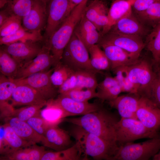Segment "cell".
Returning a JSON list of instances; mask_svg holds the SVG:
<instances>
[{
  "instance_id": "cell-23",
  "label": "cell",
  "mask_w": 160,
  "mask_h": 160,
  "mask_svg": "<svg viewBox=\"0 0 160 160\" xmlns=\"http://www.w3.org/2000/svg\"><path fill=\"white\" fill-rule=\"evenodd\" d=\"M140 97L137 93H129L108 102L111 107L117 110L121 118L137 119L136 113Z\"/></svg>"
},
{
  "instance_id": "cell-51",
  "label": "cell",
  "mask_w": 160,
  "mask_h": 160,
  "mask_svg": "<svg viewBox=\"0 0 160 160\" xmlns=\"http://www.w3.org/2000/svg\"><path fill=\"white\" fill-rule=\"evenodd\" d=\"M43 0L45 1L47 3L50 0Z\"/></svg>"
},
{
  "instance_id": "cell-46",
  "label": "cell",
  "mask_w": 160,
  "mask_h": 160,
  "mask_svg": "<svg viewBox=\"0 0 160 160\" xmlns=\"http://www.w3.org/2000/svg\"><path fill=\"white\" fill-rule=\"evenodd\" d=\"M13 15L14 14L7 5L2 9L0 12V26Z\"/></svg>"
},
{
  "instance_id": "cell-6",
  "label": "cell",
  "mask_w": 160,
  "mask_h": 160,
  "mask_svg": "<svg viewBox=\"0 0 160 160\" xmlns=\"http://www.w3.org/2000/svg\"><path fill=\"white\" fill-rule=\"evenodd\" d=\"M116 132L119 147L139 139L151 138L160 134L148 129L138 119L123 118L117 123Z\"/></svg>"
},
{
  "instance_id": "cell-22",
  "label": "cell",
  "mask_w": 160,
  "mask_h": 160,
  "mask_svg": "<svg viewBox=\"0 0 160 160\" xmlns=\"http://www.w3.org/2000/svg\"><path fill=\"white\" fill-rule=\"evenodd\" d=\"M33 144L20 137L7 124L5 123L3 125H0V153L2 156L9 154L22 147Z\"/></svg>"
},
{
  "instance_id": "cell-47",
  "label": "cell",
  "mask_w": 160,
  "mask_h": 160,
  "mask_svg": "<svg viewBox=\"0 0 160 160\" xmlns=\"http://www.w3.org/2000/svg\"><path fill=\"white\" fill-rule=\"evenodd\" d=\"M71 12L77 5L80 4L84 0H68Z\"/></svg>"
},
{
  "instance_id": "cell-44",
  "label": "cell",
  "mask_w": 160,
  "mask_h": 160,
  "mask_svg": "<svg viewBox=\"0 0 160 160\" xmlns=\"http://www.w3.org/2000/svg\"><path fill=\"white\" fill-rule=\"evenodd\" d=\"M26 122L35 132L43 137L47 130L50 127L40 115L30 118Z\"/></svg>"
},
{
  "instance_id": "cell-45",
  "label": "cell",
  "mask_w": 160,
  "mask_h": 160,
  "mask_svg": "<svg viewBox=\"0 0 160 160\" xmlns=\"http://www.w3.org/2000/svg\"><path fill=\"white\" fill-rule=\"evenodd\" d=\"M160 0H136L132 6L135 13L142 12L154 3Z\"/></svg>"
},
{
  "instance_id": "cell-35",
  "label": "cell",
  "mask_w": 160,
  "mask_h": 160,
  "mask_svg": "<svg viewBox=\"0 0 160 160\" xmlns=\"http://www.w3.org/2000/svg\"><path fill=\"white\" fill-rule=\"evenodd\" d=\"M19 68L16 60L9 53L0 48V73L9 78L15 79Z\"/></svg>"
},
{
  "instance_id": "cell-16",
  "label": "cell",
  "mask_w": 160,
  "mask_h": 160,
  "mask_svg": "<svg viewBox=\"0 0 160 160\" xmlns=\"http://www.w3.org/2000/svg\"><path fill=\"white\" fill-rule=\"evenodd\" d=\"M47 5L43 0H34L29 12L22 18V25L25 30L41 33L45 29L47 19Z\"/></svg>"
},
{
  "instance_id": "cell-14",
  "label": "cell",
  "mask_w": 160,
  "mask_h": 160,
  "mask_svg": "<svg viewBox=\"0 0 160 160\" xmlns=\"http://www.w3.org/2000/svg\"><path fill=\"white\" fill-rule=\"evenodd\" d=\"M136 115L137 119L148 129L159 132L160 108L150 99L140 96Z\"/></svg>"
},
{
  "instance_id": "cell-27",
  "label": "cell",
  "mask_w": 160,
  "mask_h": 160,
  "mask_svg": "<svg viewBox=\"0 0 160 160\" xmlns=\"http://www.w3.org/2000/svg\"><path fill=\"white\" fill-rule=\"evenodd\" d=\"M85 160L79 143L78 141L72 146L60 151H45L41 160Z\"/></svg>"
},
{
  "instance_id": "cell-10",
  "label": "cell",
  "mask_w": 160,
  "mask_h": 160,
  "mask_svg": "<svg viewBox=\"0 0 160 160\" xmlns=\"http://www.w3.org/2000/svg\"><path fill=\"white\" fill-rule=\"evenodd\" d=\"M127 67L130 81L138 87V94L140 95L148 89L157 76L145 60L139 59L135 63Z\"/></svg>"
},
{
  "instance_id": "cell-48",
  "label": "cell",
  "mask_w": 160,
  "mask_h": 160,
  "mask_svg": "<svg viewBox=\"0 0 160 160\" xmlns=\"http://www.w3.org/2000/svg\"><path fill=\"white\" fill-rule=\"evenodd\" d=\"M12 0H0V8L1 9L4 8Z\"/></svg>"
},
{
  "instance_id": "cell-31",
  "label": "cell",
  "mask_w": 160,
  "mask_h": 160,
  "mask_svg": "<svg viewBox=\"0 0 160 160\" xmlns=\"http://www.w3.org/2000/svg\"><path fill=\"white\" fill-rule=\"evenodd\" d=\"M27 41H43V36L41 33L32 32L25 30L23 26L15 33L0 37L1 45Z\"/></svg>"
},
{
  "instance_id": "cell-4",
  "label": "cell",
  "mask_w": 160,
  "mask_h": 160,
  "mask_svg": "<svg viewBox=\"0 0 160 160\" xmlns=\"http://www.w3.org/2000/svg\"><path fill=\"white\" fill-rule=\"evenodd\" d=\"M160 150V134L143 142L120 146L113 160H147Z\"/></svg>"
},
{
  "instance_id": "cell-21",
  "label": "cell",
  "mask_w": 160,
  "mask_h": 160,
  "mask_svg": "<svg viewBox=\"0 0 160 160\" xmlns=\"http://www.w3.org/2000/svg\"><path fill=\"white\" fill-rule=\"evenodd\" d=\"M71 136L69 132L60 128L58 125L51 126L47 130L41 143L44 147L60 151L74 145Z\"/></svg>"
},
{
  "instance_id": "cell-39",
  "label": "cell",
  "mask_w": 160,
  "mask_h": 160,
  "mask_svg": "<svg viewBox=\"0 0 160 160\" xmlns=\"http://www.w3.org/2000/svg\"><path fill=\"white\" fill-rule=\"evenodd\" d=\"M45 106L44 105H32L15 109L9 116L14 117L21 120L26 121L34 116L40 115L41 108Z\"/></svg>"
},
{
  "instance_id": "cell-30",
  "label": "cell",
  "mask_w": 160,
  "mask_h": 160,
  "mask_svg": "<svg viewBox=\"0 0 160 160\" xmlns=\"http://www.w3.org/2000/svg\"><path fill=\"white\" fill-rule=\"evenodd\" d=\"M18 85L15 79L9 78L0 74V111H6L11 106L9 102Z\"/></svg>"
},
{
  "instance_id": "cell-17",
  "label": "cell",
  "mask_w": 160,
  "mask_h": 160,
  "mask_svg": "<svg viewBox=\"0 0 160 160\" xmlns=\"http://www.w3.org/2000/svg\"><path fill=\"white\" fill-rule=\"evenodd\" d=\"M147 27L132 11L117 21L109 31L142 37L147 36L150 31Z\"/></svg>"
},
{
  "instance_id": "cell-20",
  "label": "cell",
  "mask_w": 160,
  "mask_h": 160,
  "mask_svg": "<svg viewBox=\"0 0 160 160\" xmlns=\"http://www.w3.org/2000/svg\"><path fill=\"white\" fill-rule=\"evenodd\" d=\"M97 44L103 49L110 62L111 70L112 71L120 67L133 64L139 59L114 45L102 41L99 42Z\"/></svg>"
},
{
  "instance_id": "cell-15",
  "label": "cell",
  "mask_w": 160,
  "mask_h": 160,
  "mask_svg": "<svg viewBox=\"0 0 160 160\" xmlns=\"http://www.w3.org/2000/svg\"><path fill=\"white\" fill-rule=\"evenodd\" d=\"M97 73H101V72L87 70L75 71L58 88L59 94L75 89L96 90L98 84L96 75Z\"/></svg>"
},
{
  "instance_id": "cell-2",
  "label": "cell",
  "mask_w": 160,
  "mask_h": 160,
  "mask_svg": "<svg viewBox=\"0 0 160 160\" xmlns=\"http://www.w3.org/2000/svg\"><path fill=\"white\" fill-rule=\"evenodd\" d=\"M88 0H84L71 11L61 26L44 44L56 63L60 60L63 51L83 16Z\"/></svg>"
},
{
  "instance_id": "cell-26",
  "label": "cell",
  "mask_w": 160,
  "mask_h": 160,
  "mask_svg": "<svg viewBox=\"0 0 160 160\" xmlns=\"http://www.w3.org/2000/svg\"><path fill=\"white\" fill-rule=\"evenodd\" d=\"M135 1L113 0L108 9L109 22L104 34L110 31L117 21L132 11V6Z\"/></svg>"
},
{
  "instance_id": "cell-25",
  "label": "cell",
  "mask_w": 160,
  "mask_h": 160,
  "mask_svg": "<svg viewBox=\"0 0 160 160\" xmlns=\"http://www.w3.org/2000/svg\"><path fill=\"white\" fill-rule=\"evenodd\" d=\"M3 119L5 123L8 124L23 140L34 144L41 143L43 137L35 132L26 121L11 116L5 117Z\"/></svg>"
},
{
  "instance_id": "cell-38",
  "label": "cell",
  "mask_w": 160,
  "mask_h": 160,
  "mask_svg": "<svg viewBox=\"0 0 160 160\" xmlns=\"http://www.w3.org/2000/svg\"><path fill=\"white\" fill-rule=\"evenodd\" d=\"M75 71L60 61L54 67L50 78L53 84L59 88Z\"/></svg>"
},
{
  "instance_id": "cell-24",
  "label": "cell",
  "mask_w": 160,
  "mask_h": 160,
  "mask_svg": "<svg viewBox=\"0 0 160 160\" xmlns=\"http://www.w3.org/2000/svg\"><path fill=\"white\" fill-rule=\"evenodd\" d=\"M74 33L88 49L97 44L102 37L100 32L95 25L85 17L84 14L76 27Z\"/></svg>"
},
{
  "instance_id": "cell-29",
  "label": "cell",
  "mask_w": 160,
  "mask_h": 160,
  "mask_svg": "<svg viewBox=\"0 0 160 160\" xmlns=\"http://www.w3.org/2000/svg\"><path fill=\"white\" fill-rule=\"evenodd\" d=\"M98 98L103 103L104 101H112L122 92L121 89L114 78L106 76L104 79L98 83L97 88Z\"/></svg>"
},
{
  "instance_id": "cell-19",
  "label": "cell",
  "mask_w": 160,
  "mask_h": 160,
  "mask_svg": "<svg viewBox=\"0 0 160 160\" xmlns=\"http://www.w3.org/2000/svg\"><path fill=\"white\" fill-rule=\"evenodd\" d=\"M108 9L102 0H92L87 4L84 11V16L95 25L102 36L108 23Z\"/></svg>"
},
{
  "instance_id": "cell-18",
  "label": "cell",
  "mask_w": 160,
  "mask_h": 160,
  "mask_svg": "<svg viewBox=\"0 0 160 160\" xmlns=\"http://www.w3.org/2000/svg\"><path fill=\"white\" fill-rule=\"evenodd\" d=\"M9 103L14 107L18 106L36 105L46 106L47 101L38 91L30 86L25 84H18Z\"/></svg>"
},
{
  "instance_id": "cell-36",
  "label": "cell",
  "mask_w": 160,
  "mask_h": 160,
  "mask_svg": "<svg viewBox=\"0 0 160 160\" xmlns=\"http://www.w3.org/2000/svg\"><path fill=\"white\" fill-rule=\"evenodd\" d=\"M135 14L143 24L153 28L160 23V1L154 3L145 10Z\"/></svg>"
},
{
  "instance_id": "cell-3",
  "label": "cell",
  "mask_w": 160,
  "mask_h": 160,
  "mask_svg": "<svg viewBox=\"0 0 160 160\" xmlns=\"http://www.w3.org/2000/svg\"><path fill=\"white\" fill-rule=\"evenodd\" d=\"M69 132L79 142L85 159L89 156L95 160H113L119 147L114 146L80 126L74 125Z\"/></svg>"
},
{
  "instance_id": "cell-11",
  "label": "cell",
  "mask_w": 160,
  "mask_h": 160,
  "mask_svg": "<svg viewBox=\"0 0 160 160\" xmlns=\"http://www.w3.org/2000/svg\"><path fill=\"white\" fill-rule=\"evenodd\" d=\"M56 65L50 50L44 43L38 55L19 68L15 79H23L34 74L48 70Z\"/></svg>"
},
{
  "instance_id": "cell-42",
  "label": "cell",
  "mask_w": 160,
  "mask_h": 160,
  "mask_svg": "<svg viewBox=\"0 0 160 160\" xmlns=\"http://www.w3.org/2000/svg\"><path fill=\"white\" fill-rule=\"evenodd\" d=\"M34 0H12L7 5L13 13L22 17L29 12Z\"/></svg>"
},
{
  "instance_id": "cell-13",
  "label": "cell",
  "mask_w": 160,
  "mask_h": 160,
  "mask_svg": "<svg viewBox=\"0 0 160 160\" xmlns=\"http://www.w3.org/2000/svg\"><path fill=\"white\" fill-rule=\"evenodd\" d=\"M47 103L60 108L69 116L83 115L96 111L102 106L97 103L77 101L61 94L56 98L47 101Z\"/></svg>"
},
{
  "instance_id": "cell-12",
  "label": "cell",
  "mask_w": 160,
  "mask_h": 160,
  "mask_svg": "<svg viewBox=\"0 0 160 160\" xmlns=\"http://www.w3.org/2000/svg\"><path fill=\"white\" fill-rule=\"evenodd\" d=\"M100 41L119 47L138 58L145 46L141 37L124 35L111 31L103 36Z\"/></svg>"
},
{
  "instance_id": "cell-1",
  "label": "cell",
  "mask_w": 160,
  "mask_h": 160,
  "mask_svg": "<svg viewBox=\"0 0 160 160\" xmlns=\"http://www.w3.org/2000/svg\"><path fill=\"white\" fill-rule=\"evenodd\" d=\"M116 116L103 106L97 111L75 118H66V121L82 128L110 144L119 147L116 140Z\"/></svg>"
},
{
  "instance_id": "cell-37",
  "label": "cell",
  "mask_w": 160,
  "mask_h": 160,
  "mask_svg": "<svg viewBox=\"0 0 160 160\" xmlns=\"http://www.w3.org/2000/svg\"><path fill=\"white\" fill-rule=\"evenodd\" d=\"M113 71L115 75L114 77L120 86L122 92L129 93H138V87L130 81L127 66L120 67Z\"/></svg>"
},
{
  "instance_id": "cell-8",
  "label": "cell",
  "mask_w": 160,
  "mask_h": 160,
  "mask_svg": "<svg viewBox=\"0 0 160 160\" xmlns=\"http://www.w3.org/2000/svg\"><path fill=\"white\" fill-rule=\"evenodd\" d=\"M44 44L43 41H27L1 45L0 48L16 60L20 68L36 57L41 50Z\"/></svg>"
},
{
  "instance_id": "cell-43",
  "label": "cell",
  "mask_w": 160,
  "mask_h": 160,
  "mask_svg": "<svg viewBox=\"0 0 160 160\" xmlns=\"http://www.w3.org/2000/svg\"><path fill=\"white\" fill-rule=\"evenodd\" d=\"M141 96L148 97L160 108V77L157 75L150 87Z\"/></svg>"
},
{
  "instance_id": "cell-34",
  "label": "cell",
  "mask_w": 160,
  "mask_h": 160,
  "mask_svg": "<svg viewBox=\"0 0 160 160\" xmlns=\"http://www.w3.org/2000/svg\"><path fill=\"white\" fill-rule=\"evenodd\" d=\"M145 44L155 62L160 63V23L153 27L146 36Z\"/></svg>"
},
{
  "instance_id": "cell-9",
  "label": "cell",
  "mask_w": 160,
  "mask_h": 160,
  "mask_svg": "<svg viewBox=\"0 0 160 160\" xmlns=\"http://www.w3.org/2000/svg\"><path fill=\"white\" fill-rule=\"evenodd\" d=\"M54 68V67L23 79H15L18 84H25L32 87L47 101L55 98L59 95L58 88L53 84L50 78Z\"/></svg>"
},
{
  "instance_id": "cell-5",
  "label": "cell",
  "mask_w": 160,
  "mask_h": 160,
  "mask_svg": "<svg viewBox=\"0 0 160 160\" xmlns=\"http://www.w3.org/2000/svg\"><path fill=\"white\" fill-rule=\"evenodd\" d=\"M89 56L87 48L74 33L63 51L60 61L74 71L96 70L91 65Z\"/></svg>"
},
{
  "instance_id": "cell-41",
  "label": "cell",
  "mask_w": 160,
  "mask_h": 160,
  "mask_svg": "<svg viewBox=\"0 0 160 160\" xmlns=\"http://www.w3.org/2000/svg\"><path fill=\"white\" fill-rule=\"evenodd\" d=\"M22 17L13 15L0 26V36L2 37L12 34L22 27Z\"/></svg>"
},
{
  "instance_id": "cell-40",
  "label": "cell",
  "mask_w": 160,
  "mask_h": 160,
  "mask_svg": "<svg viewBox=\"0 0 160 160\" xmlns=\"http://www.w3.org/2000/svg\"><path fill=\"white\" fill-rule=\"evenodd\" d=\"M67 96L75 100L86 102L92 99L98 98L96 90L92 89H72L62 94H59Z\"/></svg>"
},
{
  "instance_id": "cell-28",
  "label": "cell",
  "mask_w": 160,
  "mask_h": 160,
  "mask_svg": "<svg viewBox=\"0 0 160 160\" xmlns=\"http://www.w3.org/2000/svg\"><path fill=\"white\" fill-rule=\"evenodd\" d=\"M44 146L36 143L22 147L9 154L0 157V160H41L45 151Z\"/></svg>"
},
{
  "instance_id": "cell-7",
  "label": "cell",
  "mask_w": 160,
  "mask_h": 160,
  "mask_svg": "<svg viewBox=\"0 0 160 160\" xmlns=\"http://www.w3.org/2000/svg\"><path fill=\"white\" fill-rule=\"evenodd\" d=\"M47 19L44 42L58 29L71 12L68 0H50L47 3Z\"/></svg>"
},
{
  "instance_id": "cell-50",
  "label": "cell",
  "mask_w": 160,
  "mask_h": 160,
  "mask_svg": "<svg viewBox=\"0 0 160 160\" xmlns=\"http://www.w3.org/2000/svg\"><path fill=\"white\" fill-rule=\"evenodd\" d=\"M158 76L160 77V66L159 67V72L158 73Z\"/></svg>"
},
{
  "instance_id": "cell-33",
  "label": "cell",
  "mask_w": 160,
  "mask_h": 160,
  "mask_svg": "<svg viewBox=\"0 0 160 160\" xmlns=\"http://www.w3.org/2000/svg\"><path fill=\"white\" fill-rule=\"evenodd\" d=\"M40 116L50 126L58 125L69 116L60 108L47 103Z\"/></svg>"
},
{
  "instance_id": "cell-32",
  "label": "cell",
  "mask_w": 160,
  "mask_h": 160,
  "mask_svg": "<svg viewBox=\"0 0 160 160\" xmlns=\"http://www.w3.org/2000/svg\"><path fill=\"white\" fill-rule=\"evenodd\" d=\"M88 50L91 64L95 70L99 71L111 70L110 62L98 44L94 45Z\"/></svg>"
},
{
  "instance_id": "cell-49",
  "label": "cell",
  "mask_w": 160,
  "mask_h": 160,
  "mask_svg": "<svg viewBox=\"0 0 160 160\" xmlns=\"http://www.w3.org/2000/svg\"><path fill=\"white\" fill-rule=\"evenodd\" d=\"M153 160H160V150L153 157Z\"/></svg>"
}]
</instances>
